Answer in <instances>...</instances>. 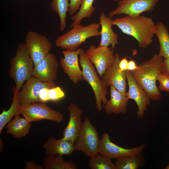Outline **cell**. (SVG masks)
<instances>
[{
	"mask_svg": "<svg viewBox=\"0 0 169 169\" xmlns=\"http://www.w3.org/2000/svg\"><path fill=\"white\" fill-rule=\"evenodd\" d=\"M112 24L124 33L134 37L141 49L146 48L153 41L155 24L150 17L140 15H127L113 20Z\"/></svg>",
	"mask_w": 169,
	"mask_h": 169,
	"instance_id": "cell-1",
	"label": "cell"
},
{
	"mask_svg": "<svg viewBox=\"0 0 169 169\" xmlns=\"http://www.w3.org/2000/svg\"><path fill=\"white\" fill-rule=\"evenodd\" d=\"M164 59L158 54H153L149 59L138 65L136 70L130 71L136 83L143 89L150 99L158 100L161 92L156 84L158 75L161 73Z\"/></svg>",
	"mask_w": 169,
	"mask_h": 169,
	"instance_id": "cell-2",
	"label": "cell"
},
{
	"mask_svg": "<svg viewBox=\"0 0 169 169\" xmlns=\"http://www.w3.org/2000/svg\"><path fill=\"white\" fill-rule=\"evenodd\" d=\"M10 64L9 75L14 81L16 89L19 91L24 83L32 77L34 68L25 44H19L15 55L10 59Z\"/></svg>",
	"mask_w": 169,
	"mask_h": 169,
	"instance_id": "cell-3",
	"label": "cell"
},
{
	"mask_svg": "<svg viewBox=\"0 0 169 169\" xmlns=\"http://www.w3.org/2000/svg\"><path fill=\"white\" fill-rule=\"evenodd\" d=\"M79 62L82 68L83 79L87 82L92 88L95 98L96 107L100 112L107 102L108 94L107 86L98 74L93 64L86 57L85 52L81 49L79 55Z\"/></svg>",
	"mask_w": 169,
	"mask_h": 169,
	"instance_id": "cell-4",
	"label": "cell"
},
{
	"mask_svg": "<svg viewBox=\"0 0 169 169\" xmlns=\"http://www.w3.org/2000/svg\"><path fill=\"white\" fill-rule=\"evenodd\" d=\"M99 23H93L83 26L81 24L72 29L56 39V46L64 50L73 51L90 37L100 36Z\"/></svg>",
	"mask_w": 169,
	"mask_h": 169,
	"instance_id": "cell-5",
	"label": "cell"
},
{
	"mask_svg": "<svg viewBox=\"0 0 169 169\" xmlns=\"http://www.w3.org/2000/svg\"><path fill=\"white\" fill-rule=\"evenodd\" d=\"M100 138L90 118L86 117L74 141L75 151L82 152L86 156L91 157L98 153Z\"/></svg>",
	"mask_w": 169,
	"mask_h": 169,
	"instance_id": "cell-6",
	"label": "cell"
},
{
	"mask_svg": "<svg viewBox=\"0 0 169 169\" xmlns=\"http://www.w3.org/2000/svg\"><path fill=\"white\" fill-rule=\"evenodd\" d=\"M17 115H22L30 122L45 120L59 123L64 119L62 113L51 108L44 103L21 105Z\"/></svg>",
	"mask_w": 169,
	"mask_h": 169,
	"instance_id": "cell-7",
	"label": "cell"
},
{
	"mask_svg": "<svg viewBox=\"0 0 169 169\" xmlns=\"http://www.w3.org/2000/svg\"><path fill=\"white\" fill-rule=\"evenodd\" d=\"M25 44L34 66L50 53L52 48V43L48 38L35 31L28 32Z\"/></svg>",
	"mask_w": 169,
	"mask_h": 169,
	"instance_id": "cell-8",
	"label": "cell"
},
{
	"mask_svg": "<svg viewBox=\"0 0 169 169\" xmlns=\"http://www.w3.org/2000/svg\"><path fill=\"white\" fill-rule=\"evenodd\" d=\"M111 48L100 46L96 47L92 44L85 52L86 57L94 66L100 77L115 61L114 49Z\"/></svg>",
	"mask_w": 169,
	"mask_h": 169,
	"instance_id": "cell-9",
	"label": "cell"
},
{
	"mask_svg": "<svg viewBox=\"0 0 169 169\" xmlns=\"http://www.w3.org/2000/svg\"><path fill=\"white\" fill-rule=\"evenodd\" d=\"M145 147L144 144L131 148L120 146L112 142L109 134L105 132L100 138L98 153L110 159H117L142 153Z\"/></svg>",
	"mask_w": 169,
	"mask_h": 169,
	"instance_id": "cell-10",
	"label": "cell"
},
{
	"mask_svg": "<svg viewBox=\"0 0 169 169\" xmlns=\"http://www.w3.org/2000/svg\"><path fill=\"white\" fill-rule=\"evenodd\" d=\"M160 0H120L117 7L110 11L108 16L112 18L116 15L125 14L136 16L142 13L151 12Z\"/></svg>",
	"mask_w": 169,
	"mask_h": 169,
	"instance_id": "cell-11",
	"label": "cell"
},
{
	"mask_svg": "<svg viewBox=\"0 0 169 169\" xmlns=\"http://www.w3.org/2000/svg\"><path fill=\"white\" fill-rule=\"evenodd\" d=\"M54 83L43 82L32 77L26 81L18 93L21 105L35 102H40L39 94L42 89L45 88H52L56 86Z\"/></svg>",
	"mask_w": 169,
	"mask_h": 169,
	"instance_id": "cell-12",
	"label": "cell"
},
{
	"mask_svg": "<svg viewBox=\"0 0 169 169\" xmlns=\"http://www.w3.org/2000/svg\"><path fill=\"white\" fill-rule=\"evenodd\" d=\"M59 65L56 55L49 53L34 66L32 76L44 82L54 83Z\"/></svg>",
	"mask_w": 169,
	"mask_h": 169,
	"instance_id": "cell-13",
	"label": "cell"
},
{
	"mask_svg": "<svg viewBox=\"0 0 169 169\" xmlns=\"http://www.w3.org/2000/svg\"><path fill=\"white\" fill-rule=\"evenodd\" d=\"M129 90L126 92L128 99L133 100L138 108L137 117L142 118L147 106L150 104V99L143 89L136 83L130 71H125Z\"/></svg>",
	"mask_w": 169,
	"mask_h": 169,
	"instance_id": "cell-14",
	"label": "cell"
},
{
	"mask_svg": "<svg viewBox=\"0 0 169 169\" xmlns=\"http://www.w3.org/2000/svg\"><path fill=\"white\" fill-rule=\"evenodd\" d=\"M80 49L79 48L73 51L63 50L64 58H60V63L62 69L74 84L83 79L78 58Z\"/></svg>",
	"mask_w": 169,
	"mask_h": 169,
	"instance_id": "cell-15",
	"label": "cell"
},
{
	"mask_svg": "<svg viewBox=\"0 0 169 169\" xmlns=\"http://www.w3.org/2000/svg\"><path fill=\"white\" fill-rule=\"evenodd\" d=\"M115 56V62L106 70L102 80L107 86H112L120 92H126L127 80L125 71L120 70L119 56L116 54Z\"/></svg>",
	"mask_w": 169,
	"mask_h": 169,
	"instance_id": "cell-16",
	"label": "cell"
},
{
	"mask_svg": "<svg viewBox=\"0 0 169 169\" xmlns=\"http://www.w3.org/2000/svg\"><path fill=\"white\" fill-rule=\"evenodd\" d=\"M69 117L68 123L63 131V139L74 142L80 130L82 111L78 105L72 102L68 107Z\"/></svg>",
	"mask_w": 169,
	"mask_h": 169,
	"instance_id": "cell-17",
	"label": "cell"
},
{
	"mask_svg": "<svg viewBox=\"0 0 169 169\" xmlns=\"http://www.w3.org/2000/svg\"><path fill=\"white\" fill-rule=\"evenodd\" d=\"M110 87V99L103 106L105 113L108 115L125 114L129 100L126 92H121L113 86Z\"/></svg>",
	"mask_w": 169,
	"mask_h": 169,
	"instance_id": "cell-18",
	"label": "cell"
},
{
	"mask_svg": "<svg viewBox=\"0 0 169 169\" xmlns=\"http://www.w3.org/2000/svg\"><path fill=\"white\" fill-rule=\"evenodd\" d=\"M47 156H68L75 151L74 142L63 139H56L52 136H49L43 146Z\"/></svg>",
	"mask_w": 169,
	"mask_h": 169,
	"instance_id": "cell-19",
	"label": "cell"
},
{
	"mask_svg": "<svg viewBox=\"0 0 169 169\" xmlns=\"http://www.w3.org/2000/svg\"><path fill=\"white\" fill-rule=\"evenodd\" d=\"M99 19L101 30V40L99 46L108 47L111 45V48L114 49L118 44V36L112 28L113 25L112 18L102 13L100 15Z\"/></svg>",
	"mask_w": 169,
	"mask_h": 169,
	"instance_id": "cell-20",
	"label": "cell"
},
{
	"mask_svg": "<svg viewBox=\"0 0 169 169\" xmlns=\"http://www.w3.org/2000/svg\"><path fill=\"white\" fill-rule=\"evenodd\" d=\"M31 123L19 115H16L6 125L7 132L16 138L24 137L29 132Z\"/></svg>",
	"mask_w": 169,
	"mask_h": 169,
	"instance_id": "cell-21",
	"label": "cell"
},
{
	"mask_svg": "<svg viewBox=\"0 0 169 169\" xmlns=\"http://www.w3.org/2000/svg\"><path fill=\"white\" fill-rule=\"evenodd\" d=\"M154 33L159 41L160 48L159 55L164 59L169 57V33L162 22H158L155 24Z\"/></svg>",
	"mask_w": 169,
	"mask_h": 169,
	"instance_id": "cell-22",
	"label": "cell"
},
{
	"mask_svg": "<svg viewBox=\"0 0 169 169\" xmlns=\"http://www.w3.org/2000/svg\"><path fill=\"white\" fill-rule=\"evenodd\" d=\"M13 96L12 102L9 109L3 110L0 115V134L3 128L11 120L13 117L17 115L21 105L20 103L18 93L19 91L16 89L15 86L13 87Z\"/></svg>",
	"mask_w": 169,
	"mask_h": 169,
	"instance_id": "cell-23",
	"label": "cell"
},
{
	"mask_svg": "<svg viewBox=\"0 0 169 169\" xmlns=\"http://www.w3.org/2000/svg\"><path fill=\"white\" fill-rule=\"evenodd\" d=\"M43 167L45 169H77L74 161H65L62 156H47L44 157Z\"/></svg>",
	"mask_w": 169,
	"mask_h": 169,
	"instance_id": "cell-24",
	"label": "cell"
},
{
	"mask_svg": "<svg viewBox=\"0 0 169 169\" xmlns=\"http://www.w3.org/2000/svg\"><path fill=\"white\" fill-rule=\"evenodd\" d=\"M95 0H83L78 12L71 17L72 22L70 27L80 24L84 18H90L95 12V8L93 5Z\"/></svg>",
	"mask_w": 169,
	"mask_h": 169,
	"instance_id": "cell-25",
	"label": "cell"
},
{
	"mask_svg": "<svg viewBox=\"0 0 169 169\" xmlns=\"http://www.w3.org/2000/svg\"><path fill=\"white\" fill-rule=\"evenodd\" d=\"M114 163L116 169H137L144 165L145 160L141 153L117 159Z\"/></svg>",
	"mask_w": 169,
	"mask_h": 169,
	"instance_id": "cell-26",
	"label": "cell"
},
{
	"mask_svg": "<svg viewBox=\"0 0 169 169\" xmlns=\"http://www.w3.org/2000/svg\"><path fill=\"white\" fill-rule=\"evenodd\" d=\"M50 7L52 11L57 13L60 21L59 31H63L66 27V19L68 12L70 0H52Z\"/></svg>",
	"mask_w": 169,
	"mask_h": 169,
	"instance_id": "cell-27",
	"label": "cell"
},
{
	"mask_svg": "<svg viewBox=\"0 0 169 169\" xmlns=\"http://www.w3.org/2000/svg\"><path fill=\"white\" fill-rule=\"evenodd\" d=\"M88 165L91 169H116L111 159L99 153L90 157Z\"/></svg>",
	"mask_w": 169,
	"mask_h": 169,
	"instance_id": "cell-28",
	"label": "cell"
},
{
	"mask_svg": "<svg viewBox=\"0 0 169 169\" xmlns=\"http://www.w3.org/2000/svg\"><path fill=\"white\" fill-rule=\"evenodd\" d=\"M49 101H57L63 98L65 93L59 86H55L49 89Z\"/></svg>",
	"mask_w": 169,
	"mask_h": 169,
	"instance_id": "cell-29",
	"label": "cell"
},
{
	"mask_svg": "<svg viewBox=\"0 0 169 169\" xmlns=\"http://www.w3.org/2000/svg\"><path fill=\"white\" fill-rule=\"evenodd\" d=\"M157 80L160 83L157 87L159 91L160 92L165 91L169 92V77L161 73L158 75Z\"/></svg>",
	"mask_w": 169,
	"mask_h": 169,
	"instance_id": "cell-30",
	"label": "cell"
},
{
	"mask_svg": "<svg viewBox=\"0 0 169 169\" xmlns=\"http://www.w3.org/2000/svg\"><path fill=\"white\" fill-rule=\"evenodd\" d=\"M83 0H70L68 14L72 16L79 10Z\"/></svg>",
	"mask_w": 169,
	"mask_h": 169,
	"instance_id": "cell-31",
	"label": "cell"
},
{
	"mask_svg": "<svg viewBox=\"0 0 169 169\" xmlns=\"http://www.w3.org/2000/svg\"><path fill=\"white\" fill-rule=\"evenodd\" d=\"M50 88H45L41 90L39 94L40 102L45 103L49 101V89Z\"/></svg>",
	"mask_w": 169,
	"mask_h": 169,
	"instance_id": "cell-32",
	"label": "cell"
},
{
	"mask_svg": "<svg viewBox=\"0 0 169 169\" xmlns=\"http://www.w3.org/2000/svg\"><path fill=\"white\" fill-rule=\"evenodd\" d=\"M161 73L169 77V57L163 60Z\"/></svg>",
	"mask_w": 169,
	"mask_h": 169,
	"instance_id": "cell-33",
	"label": "cell"
},
{
	"mask_svg": "<svg viewBox=\"0 0 169 169\" xmlns=\"http://www.w3.org/2000/svg\"><path fill=\"white\" fill-rule=\"evenodd\" d=\"M26 169H43V166L35 162L30 161L26 162Z\"/></svg>",
	"mask_w": 169,
	"mask_h": 169,
	"instance_id": "cell-34",
	"label": "cell"
},
{
	"mask_svg": "<svg viewBox=\"0 0 169 169\" xmlns=\"http://www.w3.org/2000/svg\"><path fill=\"white\" fill-rule=\"evenodd\" d=\"M128 61L125 58L122 59L119 63V68L121 71H125L127 70Z\"/></svg>",
	"mask_w": 169,
	"mask_h": 169,
	"instance_id": "cell-35",
	"label": "cell"
},
{
	"mask_svg": "<svg viewBox=\"0 0 169 169\" xmlns=\"http://www.w3.org/2000/svg\"><path fill=\"white\" fill-rule=\"evenodd\" d=\"M137 68L138 65L135 61L131 60L128 61L127 70L132 71L136 69Z\"/></svg>",
	"mask_w": 169,
	"mask_h": 169,
	"instance_id": "cell-36",
	"label": "cell"
},
{
	"mask_svg": "<svg viewBox=\"0 0 169 169\" xmlns=\"http://www.w3.org/2000/svg\"><path fill=\"white\" fill-rule=\"evenodd\" d=\"M165 169H169V164L167 165L166 167L164 168Z\"/></svg>",
	"mask_w": 169,
	"mask_h": 169,
	"instance_id": "cell-37",
	"label": "cell"
},
{
	"mask_svg": "<svg viewBox=\"0 0 169 169\" xmlns=\"http://www.w3.org/2000/svg\"><path fill=\"white\" fill-rule=\"evenodd\" d=\"M115 2H118L120 0H113Z\"/></svg>",
	"mask_w": 169,
	"mask_h": 169,
	"instance_id": "cell-38",
	"label": "cell"
}]
</instances>
